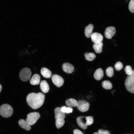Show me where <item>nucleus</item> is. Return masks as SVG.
Segmentation results:
<instances>
[{
  "label": "nucleus",
  "instance_id": "nucleus-1",
  "mask_svg": "<svg viewBox=\"0 0 134 134\" xmlns=\"http://www.w3.org/2000/svg\"><path fill=\"white\" fill-rule=\"evenodd\" d=\"M44 99L45 95L42 93H32L27 95L26 101L30 107L36 109L42 106L44 102Z\"/></svg>",
  "mask_w": 134,
  "mask_h": 134
},
{
  "label": "nucleus",
  "instance_id": "nucleus-2",
  "mask_svg": "<svg viewBox=\"0 0 134 134\" xmlns=\"http://www.w3.org/2000/svg\"><path fill=\"white\" fill-rule=\"evenodd\" d=\"M13 113V109L9 105L4 104L0 107V115L2 117L8 118L10 117Z\"/></svg>",
  "mask_w": 134,
  "mask_h": 134
},
{
  "label": "nucleus",
  "instance_id": "nucleus-3",
  "mask_svg": "<svg viewBox=\"0 0 134 134\" xmlns=\"http://www.w3.org/2000/svg\"><path fill=\"white\" fill-rule=\"evenodd\" d=\"M125 85L129 92L134 93V70L131 75L127 76L125 80Z\"/></svg>",
  "mask_w": 134,
  "mask_h": 134
},
{
  "label": "nucleus",
  "instance_id": "nucleus-4",
  "mask_svg": "<svg viewBox=\"0 0 134 134\" xmlns=\"http://www.w3.org/2000/svg\"><path fill=\"white\" fill-rule=\"evenodd\" d=\"M40 117V115L38 112H31L27 115L26 121L30 125H33L36 122Z\"/></svg>",
  "mask_w": 134,
  "mask_h": 134
},
{
  "label": "nucleus",
  "instance_id": "nucleus-5",
  "mask_svg": "<svg viewBox=\"0 0 134 134\" xmlns=\"http://www.w3.org/2000/svg\"><path fill=\"white\" fill-rule=\"evenodd\" d=\"M31 74V70L28 68L25 67L20 71L19 74V77L22 81L26 82L30 79Z\"/></svg>",
  "mask_w": 134,
  "mask_h": 134
},
{
  "label": "nucleus",
  "instance_id": "nucleus-6",
  "mask_svg": "<svg viewBox=\"0 0 134 134\" xmlns=\"http://www.w3.org/2000/svg\"><path fill=\"white\" fill-rule=\"evenodd\" d=\"M77 107L81 112H84L88 110L89 108V103L84 100H79L77 101Z\"/></svg>",
  "mask_w": 134,
  "mask_h": 134
},
{
  "label": "nucleus",
  "instance_id": "nucleus-7",
  "mask_svg": "<svg viewBox=\"0 0 134 134\" xmlns=\"http://www.w3.org/2000/svg\"><path fill=\"white\" fill-rule=\"evenodd\" d=\"M52 80L53 83L57 87H60L63 85L64 80L61 76L54 74L52 77Z\"/></svg>",
  "mask_w": 134,
  "mask_h": 134
},
{
  "label": "nucleus",
  "instance_id": "nucleus-8",
  "mask_svg": "<svg viewBox=\"0 0 134 134\" xmlns=\"http://www.w3.org/2000/svg\"><path fill=\"white\" fill-rule=\"evenodd\" d=\"M116 32L115 28L112 26L107 27L105 32V36L107 39H110L114 35Z\"/></svg>",
  "mask_w": 134,
  "mask_h": 134
},
{
  "label": "nucleus",
  "instance_id": "nucleus-9",
  "mask_svg": "<svg viewBox=\"0 0 134 134\" xmlns=\"http://www.w3.org/2000/svg\"><path fill=\"white\" fill-rule=\"evenodd\" d=\"M91 40L94 43L102 42L103 40V37L100 34L94 32L92 33L91 36Z\"/></svg>",
  "mask_w": 134,
  "mask_h": 134
},
{
  "label": "nucleus",
  "instance_id": "nucleus-10",
  "mask_svg": "<svg viewBox=\"0 0 134 134\" xmlns=\"http://www.w3.org/2000/svg\"><path fill=\"white\" fill-rule=\"evenodd\" d=\"M55 118L56 120L64 119L66 117L65 113L63 112L61 108L57 107L54 110Z\"/></svg>",
  "mask_w": 134,
  "mask_h": 134
},
{
  "label": "nucleus",
  "instance_id": "nucleus-11",
  "mask_svg": "<svg viewBox=\"0 0 134 134\" xmlns=\"http://www.w3.org/2000/svg\"><path fill=\"white\" fill-rule=\"evenodd\" d=\"M62 68L64 72L68 73H72L74 70L73 66L68 63H64L62 65Z\"/></svg>",
  "mask_w": 134,
  "mask_h": 134
},
{
  "label": "nucleus",
  "instance_id": "nucleus-12",
  "mask_svg": "<svg viewBox=\"0 0 134 134\" xmlns=\"http://www.w3.org/2000/svg\"><path fill=\"white\" fill-rule=\"evenodd\" d=\"M86 117L80 116L77 117L76 119V121L77 124L83 130H85L87 129V126L86 124V122H84V120Z\"/></svg>",
  "mask_w": 134,
  "mask_h": 134
},
{
  "label": "nucleus",
  "instance_id": "nucleus-13",
  "mask_svg": "<svg viewBox=\"0 0 134 134\" xmlns=\"http://www.w3.org/2000/svg\"><path fill=\"white\" fill-rule=\"evenodd\" d=\"M103 72L101 68H99L97 69L94 74V78L98 80H100L103 77Z\"/></svg>",
  "mask_w": 134,
  "mask_h": 134
},
{
  "label": "nucleus",
  "instance_id": "nucleus-14",
  "mask_svg": "<svg viewBox=\"0 0 134 134\" xmlns=\"http://www.w3.org/2000/svg\"><path fill=\"white\" fill-rule=\"evenodd\" d=\"M40 87L41 91L44 93L48 92L49 90V85L46 81L45 80L41 81Z\"/></svg>",
  "mask_w": 134,
  "mask_h": 134
},
{
  "label": "nucleus",
  "instance_id": "nucleus-15",
  "mask_svg": "<svg viewBox=\"0 0 134 134\" xmlns=\"http://www.w3.org/2000/svg\"><path fill=\"white\" fill-rule=\"evenodd\" d=\"M40 77L38 74H35L32 76L30 80V83L33 85H36L39 84L40 81Z\"/></svg>",
  "mask_w": 134,
  "mask_h": 134
},
{
  "label": "nucleus",
  "instance_id": "nucleus-16",
  "mask_svg": "<svg viewBox=\"0 0 134 134\" xmlns=\"http://www.w3.org/2000/svg\"><path fill=\"white\" fill-rule=\"evenodd\" d=\"M19 126L22 128L27 131H29L31 127L26 121L23 119H20L18 122Z\"/></svg>",
  "mask_w": 134,
  "mask_h": 134
},
{
  "label": "nucleus",
  "instance_id": "nucleus-17",
  "mask_svg": "<svg viewBox=\"0 0 134 134\" xmlns=\"http://www.w3.org/2000/svg\"><path fill=\"white\" fill-rule=\"evenodd\" d=\"M94 28V26L92 24H89L85 27L84 33L85 36L87 38H89L91 37Z\"/></svg>",
  "mask_w": 134,
  "mask_h": 134
},
{
  "label": "nucleus",
  "instance_id": "nucleus-18",
  "mask_svg": "<svg viewBox=\"0 0 134 134\" xmlns=\"http://www.w3.org/2000/svg\"><path fill=\"white\" fill-rule=\"evenodd\" d=\"M41 73L43 77L46 78H50L51 76V71L48 69L43 67L41 69Z\"/></svg>",
  "mask_w": 134,
  "mask_h": 134
},
{
  "label": "nucleus",
  "instance_id": "nucleus-19",
  "mask_svg": "<svg viewBox=\"0 0 134 134\" xmlns=\"http://www.w3.org/2000/svg\"><path fill=\"white\" fill-rule=\"evenodd\" d=\"M103 43L102 42L94 43L93 45V48L96 53H100L102 51Z\"/></svg>",
  "mask_w": 134,
  "mask_h": 134
},
{
  "label": "nucleus",
  "instance_id": "nucleus-20",
  "mask_svg": "<svg viewBox=\"0 0 134 134\" xmlns=\"http://www.w3.org/2000/svg\"><path fill=\"white\" fill-rule=\"evenodd\" d=\"M65 103L67 105L70 107L76 106L78 104L77 100L72 98L67 100Z\"/></svg>",
  "mask_w": 134,
  "mask_h": 134
},
{
  "label": "nucleus",
  "instance_id": "nucleus-21",
  "mask_svg": "<svg viewBox=\"0 0 134 134\" xmlns=\"http://www.w3.org/2000/svg\"><path fill=\"white\" fill-rule=\"evenodd\" d=\"M103 87L106 90L111 89L112 88V85L110 81L108 80H104L101 83Z\"/></svg>",
  "mask_w": 134,
  "mask_h": 134
},
{
  "label": "nucleus",
  "instance_id": "nucleus-22",
  "mask_svg": "<svg viewBox=\"0 0 134 134\" xmlns=\"http://www.w3.org/2000/svg\"><path fill=\"white\" fill-rule=\"evenodd\" d=\"M84 56L86 60L89 61H92L96 57L95 54L92 53H86L85 54Z\"/></svg>",
  "mask_w": 134,
  "mask_h": 134
},
{
  "label": "nucleus",
  "instance_id": "nucleus-23",
  "mask_svg": "<svg viewBox=\"0 0 134 134\" xmlns=\"http://www.w3.org/2000/svg\"><path fill=\"white\" fill-rule=\"evenodd\" d=\"M65 122L64 119H58L56 120V125L57 128L59 129L64 125Z\"/></svg>",
  "mask_w": 134,
  "mask_h": 134
},
{
  "label": "nucleus",
  "instance_id": "nucleus-24",
  "mask_svg": "<svg viewBox=\"0 0 134 134\" xmlns=\"http://www.w3.org/2000/svg\"><path fill=\"white\" fill-rule=\"evenodd\" d=\"M106 74L107 76L111 77L114 75V72L113 68L111 67H108L106 70Z\"/></svg>",
  "mask_w": 134,
  "mask_h": 134
},
{
  "label": "nucleus",
  "instance_id": "nucleus-25",
  "mask_svg": "<svg viewBox=\"0 0 134 134\" xmlns=\"http://www.w3.org/2000/svg\"><path fill=\"white\" fill-rule=\"evenodd\" d=\"M62 111L64 113H71L72 111V108L71 107H66V106H63L62 107Z\"/></svg>",
  "mask_w": 134,
  "mask_h": 134
},
{
  "label": "nucleus",
  "instance_id": "nucleus-26",
  "mask_svg": "<svg viewBox=\"0 0 134 134\" xmlns=\"http://www.w3.org/2000/svg\"><path fill=\"white\" fill-rule=\"evenodd\" d=\"M124 70L126 73L128 75H131L133 71L130 65L127 66L125 68Z\"/></svg>",
  "mask_w": 134,
  "mask_h": 134
},
{
  "label": "nucleus",
  "instance_id": "nucleus-27",
  "mask_svg": "<svg viewBox=\"0 0 134 134\" xmlns=\"http://www.w3.org/2000/svg\"><path fill=\"white\" fill-rule=\"evenodd\" d=\"M114 67L117 71L120 70L123 67V64L120 62H117L114 65Z\"/></svg>",
  "mask_w": 134,
  "mask_h": 134
},
{
  "label": "nucleus",
  "instance_id": "nucleus-28",
  "mask_svg": "<svg viewBox=\"0 0 134 134\" xmlns=\"http://www.w3.org/2000/svg\"><path fill=\"white\" fill-rule=\"evenodd\" d=\"M86 124L87 126L90 125L92 124L94 121L93 117L91 116L86 117Z\"/></svg>",
  "mask_w": 134,
  "mask_h": 134
},
{
  "label": "nucleus",
  "instance_id": "nucleus-29",
  "mask_svg": "<svg viewBox=\"0 0 134 134\" xmlns=\"http://www.w3.org/2000/svg\"><path fill=\"white\" fill-rule=\"evenodd\" d=\"M129 8L130 11L134 12V0H131L129 3Z\"/></svg>",
  "mask_w": 134,
  "mask_h": 134
},
{
  "label": "nucleus",
  "instance_id": "nucleus-30",
  "mask_svg": "<svg viewBox=\"0 0 134 134\" xmlns=\"http://www.w3.org/2000/svg\"><path fill=\"white\" fill-rule=\"evenodd\" d=\"M98 133L99 134H110L109 131L102 129H100L98 130Z\"/></svg>",
  "mask_w": 134,
  "mask_h": 134
},
{
  "label": "nucleus",
  "instance_id": "nucleus-31",
  "mask_svg": "<svg viewBox=\"0 0 134 134\" xmlns=\"http://www.w3.org/2000/svg\"><path fill=\"white\" fill-rule=\"evenodd\" d=\"M73 134H83V133L80 130L76 129L73 131Z\"/></svg>",
  "mask_w": 134,
  "mask_h": 134
},
{
  "label": "nucleus",
  "instance_id": "nucleus-32",
  "mask_svg": "<svg viewBox=\"0 0 134 134\" xmlns=\"http://www.w3.org/2000/svg\"><path fill=\"white\" fill-rule=\"evenodd\" d=\"M2 89V87L1 85L0 84V93L1 91V90Z\"/></svg>",
  "mask_w": 134,
  "mask_h": 134
},
{
  "label": "nucleus",
  "instance_id": "nucleus-33",
  "mask_svg": "<svg viewBox=\"0 0 134 134\" xmlns=\"http://www.w3.org/2000/svg\"><path fill=\"white\" fill-rule=\"evenodd\" d=\"M93 134H99L97 132H95Z\"/></svg>",
  "mask_w": 134,
  "mask_h": 134
},
{
  "label": "nucleus",
  "instance_id": "nucleus-34",
  "mask_svg": "<svg viewBox=\"0 0 134 134\" xmlns=\"http://www.w3.org/2000/svg\"></svg>",
  "mask_w": 134,
  "mask_h": 134
}]
</instances>
